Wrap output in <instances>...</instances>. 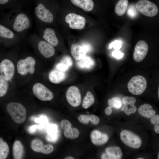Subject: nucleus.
Masks as SVG:
<instances>
[{
	"mask_svg": "<svg viewBox=\"0 0 159 159\" xmlns=\"http://www.w3.org/2000/svg\"><path fill=\"white\" fill-rule=\"evenodd\" d=\"M101 159H114V158L107 153H103L101 155Z\"/></svg>",
	"mask_w": 159,
	"mask_h": 159,
	"instance_id": "c03bdc74",
	"label": "nucleus"
},
{
	"mask_svg": "<svg viewBox=\"0 0 159 159\" xmlns=\"http://www.w3.org/2000/svg\"><path fill=\"white\" fill-rule=\"evenodd\" d=\"M32 90L34 95L41 101H50L53 98V93L41 83L35 84L33 87Z\"/></svg>",
	"mask_w": 159,
	"mask_h": 159,
	"instance_id": "6e6552de",
	"label": "nucleus"
},
{
	"mask_svg": "<svg viewBox=\"0 0 159 159\" xmlns=\"http://www.w3.org/2000/svg\"><path fill=\"white\" fill-rule=\"evenodd\" d=\"M138 113L142 116L147 118H151L156 114V111L152 106L147 103L141 105L138 110Z\"/></svg>",
	"mask_w": 159,
	"mask_h": 159,
	"instance_id": "aec40b11",
	"label": "nucleus"
},
{
	"mask_svg": "<svg viewBox=\"0 0 159 159\" xmlns=\"http://www.w3.org/2000/svg\"><path fill=\"white\" fill-rule=\"evenodd\" d=\"M136 9L143 15L150 17L156 16L158 12L157 6L148 0H140L136 3Z\"/></svg>",
	"mask_w": 159,
	"mask_h": 159,
	"instance_id": "39448f33",
	"label": "nucleus"
},
{
	"mask_svg": "<svg viewBox=\"0 0 159 159\" xmlns=\"http://www.w3.org/2000/svg\"><path fill=\"white\" fill-rule=\"evenodd\" d=\"M8 88V81L0 74V97H3L6 95Z\"/></svg>",
	"mask_w": 159,
	"mask_h": 159,
	"instance_id": "c85d7f7f",
	"label": "nucleus"
},
{
	"mask_svg": "<svg viewBox=\"0 0 159 159\" xmlns=\"http://www.w3.org/2000/svg\"><path fill=\"white\" fill-rule=\"evenodd\" d=\"M66 97L68 102L73 107H78L81 103V93L78 88L76 86H71L68 88L66 93Z\"/></svg>",
	"mask_w": 159,
	"mask_h": 159,
	"instance_id": "9b49d317",
	"label": "nucleus"
},
{
	"mask_svg": "<svg viewBox=\"0 0 159 159\" xmlns=\"http://www.w3.org/2000/svg\"><path fill=\"white\" fill-rule=\"evenodd\" d=\"M159 153H158V158L159 159Z\"/></svg>",
	"mask_w": 159,
	"mask_h": 159,
	"instance_id": "3c124183",
	"label": "nucleus"
},
{
	"mask_svg": "<svg viewBox=\"0 0 159 159\" xmlns=\"http://www.w3.org/2000/svg\"><path fill=\"white\" fill-rule=\"evenodd\" d=\"M90 120L95 125L98 124L100 122L99 117L96 115H89Z\"/></svg>",
	"mask_w": 159,
	"mask_h": 159,
	"instance_id": "58836bf2",
	"label": "nucleus"
},
{
	"mask_svg": "<svg viewBox=\"0 0 159 159\" xmlns=\"http://www.w3.org/2000/svg\"><path fill=\"white\" fill-rule=\"evenodd\" d=\"M0 37L10 41H16L22 37L6 26L0 24Z\"/></svg>",
	"mask_w": 159,
	"mask_h": 159,
	"instance_id": "dca6fc26",
	"label": "nucleus"
},
{
	"mask_svg": "<svg viewBox=\"0 0 159 159\" xmlns=\"http://www.w3.org/2000/svg\"><path fill=\"white\" fill-rule=\"evenodd\" d=\"M35 122L41 124H45L47 122V117L44 115H42L39 118H37L35 119Z\"/></svg>",
	"mask_w": 159,
	"mask_h": 159,
	"instance_id": "c9c22d12",
	"label": "nucleus"
},
{
	"mask_svg": "<svg viewBox=\"0 0 159 159\" xmlns=\"http://www.w3.org/2000/svg\"><path fill=\"white\" fill-rule=\"evenodd\" d=\"M60 125L62 129L66 130L71 127L72 124L67 120H63L61 122Z\"/></svg>",
	"mask_w": 159,
	"mask_h": 159,
	"instance_id": "72a5a7b5",
	"label": "nucleus"
},
{
	"mask_svg": "<svg viewBox=\"0 0 159 159\" xmlns=\"http://www.w3.org/2000/svg\"><path fill=\"white\" fill-rule=\"evenodd\" d=\"M31 147L34 151L45 154L51 153L54 150V148L51 144L44 145L42 141L38 139L33 140L31 143Z\"/></svg>",
	"mask_w": 159,
	"mask_h": 159,
	"instance_id": "ddd939ff",
	"label": "nucleus"
},
{
	"mask_svg": "<svg viewBox=\"0 0 159 159\" xmlns=\"http://www.w3.org/2000/svg\"><path fill=\"white\" fill-rule=\"evenodd\" d=\"M65 20L67 23H69V27L73 29H82L86 23L85 17L74 13L67 14L65 18Z\"/></svg>",
	"mask_w": 159,
	"mask_h": 159,
	"instance_id": "9d476101",
	"label": "nucleus"
},
{
	"mask_svg": "<svg viewBox=\"0 0 159 159\" xmlns=\"http://www.w3.org/2000/svg\"><path fill=\"white\" fill-rule=\"evenodd\" d=\"M15 68L12 62L8 59H5L0 63V74L6 81H9L12 78Z\"/></svg>",
	"mask_w": 159,
	"mask_h": 159,
	"instance_id": "1a4fd4ad",
	"label": "nucleus"
},
{
	"mask_svg": "<svg viewBox=\"0 0 159 159\" xmlns=\"http://www.w3.org/2000/svg\"><path fill=\"white\" fill-rule=\"evenodd\" d=\"M120 136L122 142L129 147L138 149L141 145L142 140L140 137L130 131L123 130L120 132Z\"/></svg>",
	"mask_w": 159,
	"mask_h": 159,
	"instance_id": "423d86ee",
	"label": "nucleus"
},
{
	"mask_svg": "<svg viewBox=\"0 0 159 159\" xmlns=\"http://www.w3.org/2000/svg\"><path fill=\"white\" fill-rule=\"evenodd\" d=\"M107 104L112 108L117 109L120 108L122 106L121 99L117 97H113L108 100Z\"/></svg>",
	"mask_w": 159,
	"mask_h": 159,
	"instance_id": "c756f323",
	"label": "nucleus"
},
{
	"mask_svg": "<svg viewBox=\"0 0 159 159\" xmlns=\"http://www.w3.org/2000/svg\"><path fill=\"white\" fill-rule=\"evenodd\" d=\"M47 132L46 139L47 141L55 142L57 140L59 137V132L56 124H52L49 125L47 128Z\"/></svg>",
	"mask_w": 159,
	"mask_h": 159,
	"instance_id": "a211bd4d",
	"label": "nucleus"
},
{
	"mask_svg": "<svg viewBox=\"0 0 159 159\" xmlns=\"http://www.w3.org/2000/svg\"><path fill=\"white\" fill-rule=\"evenodd\" d=\"M105 151L107 153L112 157L114 159H120L122 156V153L120 148L115 146L107 148Z\"/></svg>",
	"mask_w": 159,
	"mask_h": 159,
	"instance_id": "393cba45",
	"label": "nucleus"
},
{
	"mask_svg": "<svg viewBox=\"0 0 159 159\" xmlns=\"http://www.w3.org/2000/svg\"><path fill=\"white\" fill-rule=\"evenodd\" d=\"M9 149L7 143L0 138V159H6L9 153Z\"/></svg>",
	"mask_w": 159,
	"mask_h": 159,
	"instance_id": "bb28decb",
	"label": "nucleus"
},
{
	"mask_svg": "<svg viewBox=\"0 0 159 159\" xmlns=\"http://www.w3.org/2000/svg\"><path fill=\"white\" fill-rule=\"evenodd\" d=\"M64 159H74V158L73 157H72V156H68L66 157H65Z\"/></svg>",
	"mask_w": 159,
	"mask_h": 159,
	"instance_id": "09e8293b",
	"label": "nucleus"
},
{
	"mask_svg": "<svg viewBox=\"0 0 159 159\" xmlns=\"http://www.w3.org/2000/svg\"><path fill=\"white\" fill-rule=\"evenodd\" d=\"M60 62L68 66L69 68L72 65L73 63L71 58L68 56L64 57Z\"/></svg>",
	"mask_w": 159,
	"mask_h": 159,
	"instance_id": "473e14b6",
	"label": "nucleus"
},
{
	"mask_svg": "<svg viewBox=\"0 0 159 159\" xmlns=\"http://www.w3.org/2000/svg\"><path fill=\"white\" fill-rule=\"evenodd\" d=\"M16 11L10 13L7 27L23 38L32 26V20L26 13Z\"/></svg>",
	"mask_w": 159,
	"mask_h": 159,
	"instance_id": "f257e3e1",
	"label": "nucleus"
},
{
	"mask_svg": "<svg viewBox=\"0 0 159 159\" xmlns=\"http://www.w3.org/2000/svg\"><path fill=\"white\" fill-rule=\"evenodd\" d=\"M39 127V126L37 125H32L29 127L28 130L30 133L31 134L34 133Z\"/></svg>",
	"mask_w": 159,
	"mask_h": 159,
	"instance_id": "37998d69",
	"label": "nucleus"
},
{
	"mask_svg": "<svg viewBox=\"0 0 159 159\" xmlns=\"http://www.w3.org/2000/svg\"><path fill=\"white\" fill-rule=\"evenodd\" d=\"M56 68L58 70L64 72L67 70L69 67L65 64L60 62L56 65Z\"/></svg>",
	"mask_w": 159,
	"mask_h": 159,
	"instance_id": "4c0bfd02",
	"label": "nucleus"
},
{
	"mask_svg": "<svg viewBox=\"0 0 159 159\" xmlns=\"http://www.w3.org/2000/svg\"><path fill=\"white\" fill-rule=\"evenodd\" d=\"M64 135L67 138L74 139L77 138L79 135V131L78 129L75 128H70L65 130Z\"/></svg>",
	"mask_w": 159,
	"mask_h": 159,
	"instance_id": "7c9ffc66",
	"label": "nucleus"
},
{
	"mask_svg": "<svg viewBox=\"0 0 159 159\" xmlns=\"http://www.w3.org/2000/svg\"><path fill=\"white\" fill-rule=\"evenodd\" d=\"M95 98L92 92L88 91L84 97L82 105L83 108L87 109L93 104Z\"/></svg>",
	"mask_w": 159,
	"mask_h": 159,
	"instance_id": "cd10ccee",
	"label": "nucleus"
},
{
	"mask_svg": "<svg viewBox=\"0 0 159 159\" xmlns=\"http://www.w3.org/2000/svg\"><path fill=\"white\" fill-rule=\"evenodd\" d=\"M29 37L36 43L39 52L44 57L49 58L54 55L55 50L54 46L45 40L40 39V36L37 34H32Z\"/></svg>",
	"mask_w": 159,
	"mask_h": 159,
	"instance_id": "7ed1b4c3",
	"label": "nucleus"
},
{
	"mask_svg": "<svg viewBox=\"0 0 159 159\" xmlns=\"http://www.w3.org/2000/svg\"><path fill=\"white\" fill-rule=\"evenodd\" d=\"M128 4L127 0H119L116 4L115 12L118 16H122L125 13Z\"/></svg>",
	"mask_w": 159,
	"mask_h": 159,
	"instance_id": "a878e982",
	"label": "nucleus"
},
{
	"mask_svg": "<svg viewBox=\"0 0 159 159\" xmlns=\"http://www.w3.org/2000/svg\"><path fill=\"white\" fill-rule=\"evenodd\" d=\"M121 47V42L119 41H115L112 42L109 46L110 49L113 47L115 50H119Z\"/></svg>",
	"mask_w": 159,
	"mask_h": 159,
	"instance_id": "f704fd0d",
	"label": "nucleus"
},
{
	"mask_svg": "<svg viewBox=\"0 0 159 159\" xmlns=\"http://www.w3.org/2000/svg\"><path fill=\"white\" fill-rule=\"evenodd\" d=\"M137 159H144V158H137Z\"/></svg>",
	"mask_w": 159,
	"mask_h": 159,
	"instance_id": "8fccbe9b",
	"label": "nucleus"
},
{
	"mask_svg": "<svg viewBox=\"0 0 159 159\" xmlns=\"http://www.w3.org/2000/svg\"><path fill=\"white\" fill-rule=\"evenodd\" d=\"M24 148L21 142L19 140L15 141L12 148L13 157L15 159H22L24 154Z\"/></svg>",
	"mask_w": 159,
	"mask_h": 159,
	"instance_id": "4be33fe9",
	"label": "nucleus"
},
{
	"mask_svg": "<svg viewBox=\"0 0 159 159\" xmlns=\"http://www.w3.org/2000/svg\"><path fill=\"white\" fill-rule=\"evenodd\" d=\"M112 108L110 107H107L105 109V113L107 115H111L112 113Z\"/></svg>",
	"mask_w": 159,
	"mask_h": 159,
	"instance_id": "a18cd8bd",
	"label": "nucleus"
},
{
	"mask_svg": "<svg viewBox=\"0 0 159 159\" xmlns=\"http://www.w3.org/2000/svg\"><path fill=\"white\" fill-rule=\"evenodd\" d=\"M78 119L82 123L87 124L90 121L89 115H80L78 117Z\"/></svg>",
	"mask_w": 159,
	"mask_h": 159,
	"instance_id": "2f4dec72",
	"label": "nucleus"
},
{
	"mask_svg": "<svg viewBox=\"0 0 159 159\" xmlns=\"http://www.w3.org/2000/svg\"><path fill=\"white\" fill-rule=\"evenodd\" d=\"M155 132L157 134L159 133V125H155L154 127Z\"/></svg>",
	"mask_w": 159,
	"mask_h": 159,
	"instance_id": "49530a36",
	"label": "nucleus"
},
{
	"mask_svg": "<svg viewBox=\"0 0 159 159\" xmlns=\"http://www.w3.org/2000/svg\"><path fill=\"white\" fill-rule=\"evenodd\" d=\"M7 111L12 119L16 123L21 124L25 120L26 111L25 107L18 102H11L6 105Z\"/></svg>",
	"mask_w": 159,
	"mask_h": 159,
	"instance_id": "f03ea898",
	"label": "nucleus"
},
{
	"mask_svg": "<svg viewBox=\"0 0 159 159\" xmlns=\"http://www.w3.org/2000/svg\"><path fill=\"white\" fill-rule=\"evenodd\" d=\"M90 138L92 143L97 145L104 144L109 139L108 136L107 134L97 130H94L91 132Z\"/></svg>",
	"mask_w": 159,
	"mask_h": 159,
	"instance_id": "f3484780",
	"label": "nucleus"
},
{
	"mask_svg": "<svg viewBox=\"0 0 159 159\" xmlns=\"http://www.w3.org/2000/svg\"><path fill=\"white\" fill-rule=\"evenodd\" d=\"M71 0L74 5L86 11H90L92 10L94 6V3L92 0Z\"/></svg>",
	"mask_w": 159,
	"mask_h": 159,
	"instance_id": "5701e85b",
	"label": "nucleus"
},
{
	"mask_svg": "<svg viewBox=\"0 0 159 159\" xmlns=\"http://www.w3.org/2000/svg\"><path fill=\"white\" fill-rule=\"evenodd\" d=\"M66 77V75L63 72L57 69L52 70L49 73V78L52 83L57 84L63 81Z\"/></svg>",
	"mask_w": 159,
	"mask_h": 159,
	"instance_id": "6ab92c4d",
	"label": "nucleus"
},
{
	"mask_svg": "<svg viewBox=\"0 0 159 159\" xmlns=\"http://www.w3.org/2000/svg\"><path fill=\"white\" fill-rule=\"evenodd\" d=\"M151 123L155 125H159V115H154L151 118L150 120Z\"/></svg>",
	"mask_w": 159,
	"mask_h": 159,
	"instance_id": "79ce46f5",
	"label": "nucleus"
},
{
	"mask_svg": "<svg viewBox=\"0 0 159 159\" xmlns=\"http://www.w3.org/2000/svg\"><path fill=\"white\" fill-rule=\"evenodd\" d=\"M147 85L146 79L141 75H138L133 77L130 80L127 84V88L132 94L139 95L145 90Z\"/></svg>",
	"mask_w": 159,
	"mask_h": 159,
	"instance_id": "20e7f679",
	"label": "nucleus"
},
{
	"mask_svg": "<svg viewBox=\"0 0 159 159\" xmlns=\"http://www.w3.org/2000/svg\"><path fill=\"white\" fill-rule=\"evenodd\" d=\"M158 97H159V89H158Z\"/></svg>",
	"mask_w": 159,
	"mask_h": 159,
	"instance_id": "603ef678",
	"label": "nucleus"
},
{
	"mask_svg": "<svg viewBox=\"0 0 159 159\" xmlns=\"http://www.w3.org/2000/svg\"><path fill=\"white\" fill-rule=\"evenodd\" d=\"M136 98L131 96H125L122 100V111H124L127 115L135 113L137 111V107L135 104L136 102Z\"/></svg>",
	"mask_w": 159,
	"mask_h": 159,
	"instance_id": "4468645a",
	"label": "nucleus"
},
{
	"mask_svg": "<svg viewBox=\"0 0 159 159\" xmlns=\"http://www.w3.org/2000/svg\"><path fill=\"white\" fill-rule=\"evenodd\" d=\"M148 50V46L143 40L138 41L136 44L133 54V58L137 62L142 61L146 57Z\"/></svg>",
	"mask_w": 159,
	"mask_h": 159,
	"instance_id": "f8f14e48",
	"label": "nucleus"
},
{
	"mask_svg": "<svg viewBox=\"0 0 159 159\" xmlns=\"http://www.w3.org/2000/svg\"><path fill=\"white\" fill-rule=\"evenodd\" d=\"M71 53L74 59L77 60L85 56L87 53L81 45L77 44H72L71 48Z\"/></svg>",
	"mask_w": 159,
	"mask_h": 159,
	"instance_id": "412c9836",
	"label": "nucleus"
},
{
	"mask_svg": "<svg viewBox=\"0 0 159 159\" xmlns=\"http://www.w3.org/2000/svg\"><path fill=\"white\" fill-rule=\"evenodd\" d=\"M81 45L85 49L87 53L90 52L92 50L93 47L92 46L91 44L87 42H83Z\"/></svg>",
	"mask_w": 159,
	"mask_h": 159,
	"instance_id": "e433bc0d",
	"label": "nucleus"
},
{
	"mask_svg": "<svg viewBox=\"0 0 159 159\" xmlns=\"http://www.w3.org/2000/svg\"><path fill=\"white\" fill-rule=\"evenodd\" d=\"M77 61V66L82 69H90L94 66L95 64L94 60L88 56H85Z\"/></svg>",
	"mask_w": 159,
	"mask_h": 159,
	"instance_id": "b1692460",
	"label": "nucleus"
},
{
	"mask_svg": "<svg viewBox=\"0 0 159 159\" xmlns=\"http://www.w3.org/2000/svg\"><path fill=\"white\" fill-rule=\"evenodd\" d=\"M38 32L42 35V37L52 45L55 47L58 45L59 41L53 29L47 27L43 32L39 30Z\"/></svg>",
	"mask_w": 159,
	"mask_h": 159,
	"instance_id": "2eb2a0df",
	"label": "nucleus"
},
{
	"mask_svg": "<svg viewBox=\"0 0 159 159\" xmlns=\"http://www.w3.org/2000/svg\"><path fill=\"white\" fill-rule=\"evenodd\" d=\"M9 0H0V4H4L7 3Z\"/></svg>",
	"mask_w": 159,
	"mask_h": 159,
	"instance_id": "de8ad7c7",
	"label": "nucleus"
},
{
	"mask_svg": "<svg viewBox=\"0 0 159 159\" xmlns=\"http://www.w3.org/2000/svg\"><path fill=\"white\" fill-rule=\"evenodd\" d=\"M35 62L34 58L31 56L19 60L16 65L18 73L21 75H25L28 73H34Z\"/></svg>",
	"mask_w": 159,
	"mask_h": 159,
	"instance_id": "0eeeda50",
	"label": "nucleus"
},
{
	"mask_svg": "<svg viewBox=\"0 0 159 159\" xmlns=\"http://www.w3.org/2000/svg\"><path fill=\"white\" fill-rule=\"evenodd\" d=\"M127 13L128 15L131 17H134L135 16H136V11L135 7L133 6L129 7Z\"/></svg>",
	"mask_w": 159,
	"mask_h": 159,
	"instance_id": "ea45409f",
	"label": "nucleus"
},
{
	"mask_svg": "<svg viewBox=\"0 0 159 159\" xmlns=\"http://www.w3.org/2000/svg\"><path fill=\"white\" fill-rule=\"evenodd\" d=\"M112 55L117 59H120L123 57L124 53L119 51V50H115L112 52Z\"/></svg>",
	"mask_w": 159,
	"mask_h": 159,
	"instance_id": "a19ab883",
	"label": "nucleus"
}]
</instances>
